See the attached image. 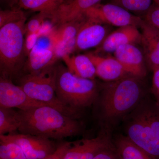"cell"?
Wrapping results in <instances>:
<instances>
[{
    "mask_svg": "<svg viewBox=\"0 0 159 159\" xmlns=\"http://www.w3.org/2000/svg\"><path fill=\"white\" fill-rule=\"evenodd\" d=\"M153 3L159 5V0H153Z\"/></svg>",
    "mask_w": 159,
    "mask_h": 159,
    "instance_id": "cell-33",
    "label": "cell"
},
{
    "mask_svg": "<svg viewBox=\"0 0 159 159\" xmlns=\"http://www.w3.org/2000/svg\"><path fill=\"white\" fill-rule=\"evenodd\" d=\"M50 15L44 12H38L37 14L33 16L25 25V34L29 33H36L38 32L43 22Z\"/></svg>",
    "mask_w": 159,
    "mask_h": 159,
    "instance_id": "cell-26",
    "label": "cell"
},
{
    "mask_svg": "<svg viewBox=\"0 0 159 159\" xmlns=\"http://www.w3.org/2000/svg\"><path fill=\"white\" fill-rule=\"evenodd\" d=\"M113 53L114 57L129 74L141 78L146 76V63L144 54L135 44L120 46Z\"/></svg>",
    "mask_w": 159,
    "mask_h": 159,
    "instance_id": "cell-11",
    "label": "cell"
},
{
    "mask_svg": "<svg viewBox=\"0 0 159 159\" xmlns=\"http://www.w3.org/2000/svg\"><path fill=\"white\" fill-rule=\"evenodd\" d=\"M57 59L54 50L34 47L27 57L22 72L29 74L41 72L55 65Z\"/></svg>",
    "mask_w": 159,
    "mask_h": 159,
    "instance_id": "cell-17",
    "label": "cell"
},
{
    "mask_svg": "<svg viewBox=\"0 0 159 159\" xmlns=\"http://www.w3.org/2000/svg\"><path fill=\"white\" fill-rule=\"evenodd\" d=\"M141 78L128 74L109 82L99 93V118L104 130L109 131L134 109L144 98Z\"/></svg>",
    "mask_w": 159,
    "mask_h": 159,
    "instance_id": "cell-1",
    "label": "cell"
},
{
    "mask_svg": "<svg viewBox=\"0 0 159 159\" xmlns=\"http://www.w3.org/2000/svg\"><path fill=\"white\" fill-rule=\"evenodd\" d=\"M45 106L49 105L31 99L11 80L0 77V107L27 111Z\"/></svg>",
    "mask_w": 159,
    "mask_h": 159,
    "instance_id": "cell-9",
    "label": "cell"
},
{
    "mask_svg": "<svg viewBox=\"0 0 159 159\" xmlns=\"http://www.w3.org/2000/svg\"><path fill=\"white\" fill-rule=\"evenodd\" d=\"M65 0H16L15 6L21 9L50 15L56 11Z\"/></svg>",
    "mask_w": 159,
    "mask_h": 159,
    "instance_id": "cell-21",
    "label": "cell"
},
{
    "mask_svg": "<svg viewBox=\"0 0 159 159\" xmlns=\"http://www.w3.org/2000/svg\"><path fill=\"white\" fill-rule=\"evenodd\" d=\"M145 20L148 24L159 30V5L153 3L145 14Z\"/></svg>",
    "mask_w": 159,
    "mask_h": 159,
    "instance_id": "cell-27",
    "label": "cell"
},
{
    "mask_svg": "<svg viewBox=\"0 0 159 159\" xmlns=\"http://www.w3.org/2000/svg\"><path fill=\"white\" fill-rule=\"evenodd\" d=\"M0 136L17 144L28 159L45 158L54 152L57 147L50 139L38 136L11 133Z\"/></svg>",
    "mask_w": 159,
    "mask_h": 159,
    "instance_id": "cell-8",
    "label": "cell"
},
{
    "mask_svg": "<svg viewBox=\"0 0 159 159\" xmlns=\"http://www.w3.org/2000/svg\"><path fill=\"white\" fill-rule=\"evenodd\" d=\"M55 88L58 99L78 111L95 103L99 93L94 80L77 77L61 65L55 66Z\"/></svg>",
    "mask_w": 159,
    "mask_h": 159,
    "instance_id": "cell-3",
    "label": "cell"
},
{
    "mask_svg": "<svg viewBox=\"0 0 159 159\" xmlns=\"http://www.w3.org/2000/svg\"><path fill=\"white\" fill-rule=\"evenodd\" d=\"M39 37V35L38 32L25 34V52L26 57H28L29 53L36 45Z\"/></svg>",
    "mask_w": 159,
    "mask_h": 159,
    "instance_id": "cell-28",
    "label": "cell"
},
{
    "mask_svg": "<svg viewBox=\"0 0 159 159\" xmlns=\"http://www.w3.org/2000/svg\"><path fill=\"white\" fill-rule=\"evenodd\" d=\"M21 122L18 110L0 107V135L13 133L18 130Z\"/></svg>",
    "mask_w": 159,
    "mask_h": 159,
    "instance_id": "cell-22",
    "label": "cell"
},
{
    "mask_svg": "<svg viewBox=\"0 0 159 159\" xmlns=\"http://www.w3.org/2000/svg\"><path fill=\"white\" fill-rule=\"evenodd\" d=\"M152 81V92L155 100L159 106V68L153 71Z\"/></svg>",
    "mask_w": 159,
    "mask_h": 159,
    "instance_id": "cell-31",
    "label": "cell"
},
{
    "mask_svg": "<svg viewBox=\"0 0 159 159\" xmlns=\"http://www.w3.org/2000/svg\"><path fill=\"white\" fill-rule=\"evenodd\" d=\"M17 78L18 85L31 99L52 107L75 119L79 116V111L65 105L56 96L55 65L39 73L22 74Z\"/></svg>",
    "mask_w": 159,
    "mask_h": 159,
    "instance_id": "cell-5",
    "label": "cell"
},
{
    "mask_svg": "<svg viewBox=\"0 0 159 159\" xmlns=\"http://www.w3.org/2000/svg\"><path fill=\"white\" fill-rule=\"evenodd\" d=\"M112 142L120 159H155L125 135H117Z\"/></svg>",
    "mask_w": 159,
    "mask_h": 159,
    "instance_id": "cell-19",
    "label": "cell"
},
{
    "mask_svg": "<svg viewBox=\"0 0 159 159\" xmlns=\"http://www.w3.org/2000/svg\"><path fill=\"white\" fill-rule=\"evenodd\" d=\"M26 18L25 14L22 9L15 8L0 11V28L8 23Z\"/></svg>",
    "mask_w": 159,
    "mask_h": 159,
    "instance_id": "cell-25",
    "label": "cell"
},
{
    "mask_svg": "<svg viewBox=\"0 0 159 159\" xmlns=\"http://www.w3.org/2000/svg\"><path fill=\"white\" fill-rule=\"evenodd\" d=\"M111 2L127 11L145 14L152 6L153 2V0H112Z\"/></svg>",
    "mask_w": 159,
    "mask_h": 159,
    "instance_id": "cell-24",
    "label": "cell"
},
{
    "mask_svg": "<svg viewBox=\"0 0 159 159\" xmlns=\"http://www.w3.org/2000/svg\"><path fill=\"white\" fill-rule=\"evenodd\" d=\"M125 136L153 157L159 159V138L136 107L124 118Z\"/></svg>",
    "mask_w": 159,
    "mask_h": 159,
    "instance_id": "cell-6",
    "label": "cell"
},
{
    "mask_svg": "<svg viewBox=\"0 0 159 159\" xmlns=\"http://www.w3.org/2000/svg\"><path fill=\"white\" fill-rule=\"evenodd\" d=\"M101 0H65L58 9L50 16L55 27L77 19Z\"/></svg>",
    "mask_w": 159,
    "mask_h": 159,
    "instance_id": "cell-13",
    "label": "cell"
},
{
    "mask_svg": "<svg viewBox=\"0 0 159 159\" xmlns=\"http://www.w3.org/2000/svg\"><path fill=\"white\" fill-rule=\"evenodd\" d=\"M61 59L70 72L77 77L94 80L97 76L95 66L86 54L76 55L66 54Z\"/></svg>",
    "mask_w": 159,
    "mask_h": 159,
    "instance_id": "cell-18",
    "label": "cell"
},
{
    "mask_svg": "<svg viewBox=\"0 0 159 159\" xmlns=\"http://www.w3.org/2000/svg\"><path fill=\"white\" fill-rule=\"evenodd\" d=\"M18 111L21 122L20 133L59 140L77 136L83 129L77 119L49 106Z\"/></svg>",
    "mask_w": 159,
    "mask_h": 159,
    "instance_id": "cell-2",
    "label": "cell"
},
{
    "mask_svg": "<svg viewBox=\"0 0 159 159\" xmlns=\"http://www.w3.org/2000/svg\"><path fill=\"white\" fill-rule=\"evenodd\" d=\"M86 19V17L84 15L77 19L56 27L55 29L56 43L75 44L78 31Z\"/></svg>",
    "mask_w": 159,
    "mask_h": 159,
    "instance_id": "cell-20",
    "label": "cell"
},
{
    "mask_svg": "<svg viewBox=\"0 0 159 159\" xmlns=\"http://www.w3.org/2000/svg\"><path fill=\"white\" fill-rule=\"evenodd\" d=\"M27 18L0 28L1 77L12 80L21 75L26 61L25 26Z\"/></svg>",
    "mask_w": 159,
    "mask_h": 159,
    "instance_id": "cell-4",
    "label": "cell"
},
{
    "mask_svg": "<svg viewBox=\"0 0 159 159\" xmlns=\"http://www.w3.org/2000/svg\"><path fill=\"white\" fill-rule=\"evenodd\" d=\"M113 145L108 132L104 130L96 138L71 143L63 159H93L99 152Z\"/></svg>",
    "mask_w": 159,
    "mask_h": 159,
    "instance_id": "cell-10",
    "label": "cell"
},
{
    "mask_svg": "<svg viewBox=\"0 0 159 159\" xmlns=\"http://www.w3.org/2000/svg\"><path fill=\"white\" fill-rule=\"evenodd\" d=\"M93 159H120L114 145L98 153Z\"/></svg>",
    "mask_w": 159,
    "mask_h": 159,
    "instance_id": "cell-29",
    "label": "cell"
},
{
    "mask_svg": "<svg viewBox=\"0 0 159 159\" xmlns=\"http://www.w3.org/2000/svg\"><path fill=\"white\" fill-rule=\"evenodd\" d=\"M141 43L146 64L152 71L159 68V30L143 20Z\"/></svg>",
    "mask_w": 159,
    "mask_h": 159,
    "instance_id": "cell-15",
    "label": "cell"
},
{
    "mask_svg": "<svg viewBox=\"0 0 159 159\" xmlns=\"http://www.w3.org/2000/svg\"><path fill=\"white\" fill-rule=\"evenodd\" d=\"M0 159H28L19 146L0 136Z\"/></svg>",
    "mask_w": 159,
    "mask_h": 159,
    "instance_id": "cell-23",
    "label": "cell"
},
{
    "mask_svg": "<svg viewBox=\"0 0 159 159\" xmlns=\"http://www.w3.org/2000/svg\"><path fill=\"white\" fill-rule=\"evenodd\" d=\"M86 54L93 61L96 69V75L100 79L111 82L129 74L114 57H102L92 52Z\"/></svg>",
    "mask_w": 159,
    "mask_h": 159,
    "instance_id": "cell-16",
    "label": "cell"
},
{
    "mask_svg": "<svg viewBox=\"0 0 159 159\" xmlns=\"http://www.w3.org/2000/svg\"><path fill=\"white\" fill-rule=\"evenodd\" d=\"M5 1L9 3L10 6H15L16 0H5Z\"/></svg>",
    "mask_w": 159,
    "mask_h": 159,
    "instance_id": "cell-32",
    "label": "cell"
},
{
    "mask_svg": "<svg viewBox=\"0 0 159 159\" xmlns=\"http://www.w3.org/2000/svg\"><path fill=\"white\" fill-rule=\"evenodd\" d=\"M84 15L106 25L119 28L129 25L140 27L143 21L139 16L113 3H99L86 11Z\"/></svg>",
    "mask_w": 159,
    "mask_h": 159,
    "instance_id": "cell-7",
    "label": "cell"
},
{
    "mask_svg": "<svg viewBox=\"0 0 159 159\" xmlns=\"http://www.w3.org/2000/svg\"><path fill=\"white\" fill-rule=\"evenodd\" d=\"M141 32L137 26L120 27L106 36L95 53H114L120 46L129 44H136L141 43Z\"/></svg>",
    "mask_w": 159,
    "mask_h": 159,
    "instance_id": "cell-14",
    "label": "cell"
},
{
    "mask_svg": "<svg viewBox=\"0 0 159 159\" xmlns=\"http://www.w3.org/2000/svg\"><path fill=\"white\" fill-rule=\"evenodd\" d=\"M107 33L105 24L86 17L76 37L74 51L99 47L107 36Z\"/></svg>",
    "mask_w": 159,
    "mask_h": 159,
    "instance_id": "cell-12",
    "label": "cell"
},
{
    "mask_svg": "<svg viewBox=\"0 0 159 159\" xmlns=\"http://www.w3.org/2000/svg\"><path fill=\"white\" fill-rule=\"evenodd\" d=\"M71 142L63 143L57 147L54 152L43 159H63L64 156L68 148L70 146Z\"/></svg>",
    "mask_w": 159,
    "mask_h": 159,
    "instance_id": "cell-30",
    "label": "cell"
}]
</instances>
